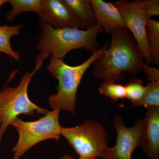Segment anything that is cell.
<instances>
[{"mask_svg":"<svg viewBox=\"0 0 159 159\" xmlns=\"http://www.w3.org/2000/svg\"><path fill=\"white\" fill-rule=\"evenodd\" d=\"M108 48L93 63V75L103 82H116L122 79V73L139 74L145 63L133 36L125 27L111 33Z\"/></svg>","mask_w":159,"mask_h":159,"instance_id":"cell-1","label":"cell"},{"mask_svg":"<svg viewBox=\"0 0 159 159\" xmlns=\"http://www.w3.org/2000/svg\"><path fill=\"white\" fill-rule=\"evenodd\" d=\"M41 31L38 35L36 48L38 55L35 58L34 71L40 69L44 61L49 56L54 59H63L67 54L74 49L84 48L94 52L98 49L97 35L104 31L97 24L88 30L66 28L55 29L43 22H40Z\"/></svg>","mask_w":159,"mask_h":159,"instance_id":"cell-2","label":"cell"},{"mask_svg":"<svg viewBox=\"0 0 159 159\" xmlns=\"http://www.w3.org/2000/svg\"><path fill=\"white\" fill-rule=\"evenodd\" d=\"M109 44V41L106 42L101 48L93 52L88 59L78 66L68 65L63 59L51 58L47 69L58 81L57 93L51 94L48 99L53 110L59 109L75 115L77 91L81 79L86 71L108 48Z\"/></svg>","mask_w":159,"mask_h":159,"instance_id":"cell-3","label":"cell"},{"mask_svg":"<svg viewBox=\"0 0 159 159\" xmlns=\"http://www.w3.org/2000/svg\"><path fill=\"white\" fill-rule=\"evenodd\" d=\"M35 73L27 71L17 86L8 87L0 91V143L6 129L18 116H33L35 112L45 115L49 111L31 102L28 86Z\"/></svg>","mask_w":159,"mask_h":159,"instance_id":"cell-4","label":"cell"},{"mask_svg":"<svg viewBox=\"0 0 159 159\" xmlns=\"http://www.w3.org/2000/svg\"><path fill=\"white\" fill-rule=\"evenodd\" d=\"M61 110H53L37 121L26 122L15 118L10 125L18 133L19 139L12 148L13 159H20L24 154L37 143L53 139L59 141L61 126L60 125L59 115Z\"/></svg>","mask_w":159,"mask_h":159,"instance_id":"cell-5","label":"cell"},{"mask_svg":"<svg viewBox=\"0 0 159 159\" xmlns=\"http://www.w3.org/2000/svg\"><path fill=\"white\" fill-rule=\"evenodd\" d=\"M60 135L64 137L79 157H100L108 147L107 133L97 121L89 120L75 127H61Z\"/></svg>","mask_w":159,"mask_h":159,"instance_id":"cell-6","label":"cell"},{"mask_svg":"<svg viewBox=\"0 0 159 159\" xmlns=\"http://www.w3.org/2000/svg\"><path fill=\"white\" fill-rule=\"evenodd\" d=\"M113 126L117 132L116 144L108 146L99 157L104 159H132L134 150L142 145L145 132V120L137 121L132 127L125 126L123 119L117 115L113 119Z\"/></svg>","mask_w":159,"mask_h":159,"instance_id":"cell-7","label":"cell"},{"mask_svg":"<svg viewBox=\"0 0 159 159\" xmlns=\"http://www.w3.org/2000/svg\"><path fill=\"white\" fill-rule=\"evenodd\" d=\"M113 4L118 9L126 29L131 31L143 59L148 64L152 62L146 36V25L148 18L136 1H115Z\"/></svg>","mask_w":159,"mask_h":159,"instance_id":"cell-8","label":"cell"},{"mask_svg":"<svg viewBox=\"0 0 159 159\" xmlns=\"http://www.w3.org/2000/svg\"><path fill=\"white\" fill-rule=\"evenodd\" d=\"M37 15L40 22L47 23L54 29H81L77 18L64 0H42Z\"/></svg>","mask_w":159,"mask_h":159,"instance_id":"cell-9","label":"cell"},{"mask_svg":"<svg viewBox=\"0 0 159 159\" xmlns=\"http://www.w3.org/2000/svg\"><path fill=\"white\" fill-rule=\"evenodd\" d=\"M145 126L142 151L150 159H158L159 153V107L146 108Z\"/></svg>","mask_w":159,"mask_h":159,"instance_id":"cell-10","label":"cell"},{"mask_svg":"<svg viewBox=\"0 0 159 159\" xmlns=\"http://www.w3.org/2000/svg\"><path fill=\"white\" fill-rule=\"evenodd\" d=\"M93 8L97 24L110 34L116 29L124 28L120 12L113 3L102 0H89Z\"/></svg>","mask_w":159,"mask_h":159,"instance_id":"cell-11","label":"cell"},{"mask_svg":"<svg viewBox=\"0 0 159 159\" xmlns=\"http://www.w3.org/2000/svg\"><path fill=\"white\" fill-rule=\"evenodd\" d=\"M72 9L81 30H88L97 24L96 16L89 0H64Z\"/></svg>","mask_w":159,"mask_h":159,"instance_id":"cell-12","label":"cell"},{"mask_svg":"<svg viewBox=\"0 0 159 159\" xmlns=\"http://www.w3.org/2000/svg\"><path fill=\"white\" fill-rule=\"evenodd\" d=\"M22 26V24L16 25L0 26V57L1 53H3L12 57L16 61H20V52L12 49L10 41L12 36L19 34Z\"/></svg>","mask_w":159,"mask_h":159,"instance_id":"cell-13","label":"cell"},{"mask_svg":"<svg viewBox=\"0 0 159 159\" xmlns=\"http://www.w3.org/2000/svg\"><path fill=\"white\" fill-rule=\"evenodd\" d=\"M146 36L152 63L159 64V22L151 18L147 19Z\"/></svg>","mask_w":159,"mask_h":159,"instance_id":"cell-14","label":"cell"},{"mask_svg":"<svg viewBox=\"0 0 159 159\" xmlns=\"http://www.w3.org/2000/svg\"><path fill=\"white\" fill-rule=\"evenodd\" d=\"M42 0H9L11 9L6 15V19L11 21L21 12L31 11L38 14Z\"/></svg>","mask_w":159,"mask_h":159,"instance_id":"cell-15","label":"cell"},{"mask_svg":"<svg viewBox=\"0 0 159 159\" xmlns=\"http://www.w3.org/2000/svg\"><path fill=\"white\" fill-rule=\"evenodd\" d=\"M126 90V98L131 102L135 106H137L143 99L147 90L146 86L140 79L130 80L125 85Z\"/></svg>","mask_w":159,"mask_h":159,"instance_id":"cell-16","label":"cell"},{"mask_svg":"<svg viewBox=\"0 0 159 159\" xmlns=\"http://www.w3.org/2000/svg\"><path fill=\"white\" fill-rule=\"evenodd\" d=\"M99 93L114 101L126 98L125 85L116 82H103L98 88Z\"/></svg>","mask_w":159,"mask_h":159,"instance_id":"cell-17","label":"cell"},{"mask_svg":"<svg viewBox=\"0 0 159 159\" xmlns=\"http://www.w3.org/2000/svg\"><path fill=\"white\" fill-rule=\"evenodd\" d=\"M146 86V93L137 106L159 107V81H150Z\"/></svg>","mask_w":159,"mask_h":159,"instance_id":"cell-18","label":"cell"},{"mask_svg":"<svg viewBox=\"0 0 159 159\" xmlns=\"http://www.w3.org/2000/svg\"><path fill=\"white\" fill-rule=\"evenodd\" d=\"M136 2L145 11L148 18L159 15V0H139Z\"/></svg>","mask_w":159,"mask_h":159,"instance_id":"cell-19","label":"cell"},{"mask_svg":"<svg viewBox=\"0 0 159 159\" xmlns=\"http://www.w3.org/2000/svg\"><path fill=\"white\" fill-rule=\"evenodd\" d=\"M142 70L147 75V80L149 81H159V70L155 67H151L145 63Z\"/></svg>","mask_w":159,"mask_h":159,"instance_id":"cell-20","label":"cell"},{"mask_svg":"<svg viewBox=\"0 0 159 159\" xmlns=\"http://www.w3.org/2000/svg\"><path fill=\"white\" fill-rule=\"evenodd\" d=\"M59 159H75L73 157L69 155H64L61 157Z\"/></svg>","mask_w":159,"mask_h":159,"instance_id":"cell-21","label":"cell"},{"mask_svg":"<svg viewBox=\"0 0 159 159\" xmlns=\"http://www.w3.org/2000/svg\"><path fill=\"white\" fill-rule=\"evenodd\" d=\"M8 0H0V8L6 2H8Z\"/></svg>","mask_w":159,"mask_h":159,"instance_id":"cell-22","label":"cell"},{"mask_svg":"<svg viewBox=\"0 0 159 159\" xmlns=\"http://www.w3.org/2000/svg\"><path fill=\"white\" fill-rule=\"evenodd\" d=\"M77 159H96L94 158L83 157H79Z\"/></svg>","mask_w":159,"mask_h":159,"instance_id":"cell-23","label":"cell"}]
</instances>
